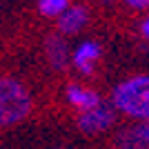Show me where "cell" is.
<instances>
[{"label":"cell","instance_id":"1","mask_svg":"<svg viewBox=\"0 0 149 149\" xmlns=\"http://www.w3.org/2000/svg\"><path fill=\"white\" fill-rule=\"evenodd\" d=\"M111 105L138 120H149V76H134L111 93Z\"/></svg>","mask_w":149,"mask_h":149},{"label":"cell","instance_id":"2","mask_svg":"<svg viewBox=\"0 0 149 149\" xmlns=\"http://www.w3.org/2000/svg\"><path fill=\"white\" fill-rule=\"evenodd\" d=\"M31 111V96L25 85L13 78H0V127H11Z\"/></svg>","mask_w":149,"mask_h":149},{"label":"cell","instance_id":"3","mask_svg":"<svg viewBox=\"0 0 149 149\" xmlns=\"http://www.w3.org/2000/svg\"><path fill=\"white\" fill-rule=\"evenodd\" d=\"M116 107L109 105H98L96 109H89V111H82L80 118H78V127H80L85 134H100V131H107L116 120Z\"/></svg>","mask_w":149,"mask_h":149},{"label":"cell","instance_id":"4","mask_svg":"<svg viewBox=\"0 0 149 149\" xmlns=\"http://www.w3.org/2000/svg\"><path fill=\"white\" fill-rule=\"evenodd\" d=\"M98 58H100V47H98V42H91V40L80 42L74 51V65L85 76H89L93 71V65H96Z\"/></svg>","mask_w":149,"mask_h":149},{"label":"cell","instance_id":"5","mask_svg":"<svg viewBox=\"0 0 149 149\" xmlns=\"http://www.w3.org/2000/svg\"><path fill=\"white\" fill-rule=\"evenodd\" d=\"M67 100L82 111H89V109H96L98 105H102L98 93L87 87H80V85H69L67 87Z\"/></svg>","mask_w":149,"mask_h":149},{"label":"cell","instance_id":"6","mask_svg":"<svg viewBox=\"0 0 149 149\" xmlns=\"http://www.w3.org/2000/svg\"><path fill=\"white\" fill-rule=\"evenodd\" d=\"M87 22V11L82 7H67V11L58 18V29L62 33H78Z\"/></svg>","mask_w":149,"mask_h":149},{"label":"cell","instance_id":"7","mask_svg":"<svg viewBox=\"0 0 149 149\" xmlns=\"http://www.w3.org/2000/svg\"><path fill=\"white\" fill-rule=\"evenodd\" d=\"M118 145H120V149H149V143L143 136L140 125L131 127V129H125L118 136Z\"/></svg>","mask_w":149,"mask_h":149},{"label":"cell","instance_id":"8","mask_svg":"<svg viewBox=\"0 0 149 149\" xmlns=\"http://www.w3.org/2000/svg\"><path fill=\"white\" fill-rule=\"evenodd\" d=\"M47 58H49V62L56 69L65 67V65H67V58H69L67 56V47H65V40L51 36L49 40H47Z\"/></svg>","mask_w":149,"mask_h":149},{"label":"cell","instance_id":"9","mask_svg":"<svg viewBox=\"0 0 149 149\" xmlns=\"http://www.w3.org/2000/svg\"><path fill=\"white\" fill-rule=\"evenodd\" d=\"M38 7H40L42 16H58L60 18L67 11V0H40Z\"/></svg>","mask_w":149,"mask_h":149},{"label":"cell","instance_id":"10","mask_svg":"<svg viewBox=\"0 0 149 149\" xmlns=\"http://www.w3.org/2000/svg\"><path fill=\"white\" fill-rule=\"evenodd\" d=\"M129 7H134V9H145V7H149V0H125Z\"/></svg>","mask_w":149,"mask_h":149},{"label":"cell","instance_id":"11","mask_svg":"<svg viewBox=\"0 0 149 149\" xmlns=\"http://www.w3.org/2000/svg\"><path fill=\"white\" fill-rule=\"evenodd\" d=\"M140 129H143V136L147 138V143H149V120H145V123L140 125Z\"/></svg>","mask_w":149,"mask_h":149},{"label":"cell","instance_id":"12","mask_svg":"<svg viewBox=\"0 0 149 149\" xmlns=\"http://www.w3.org/2000/svg\"><path fill=\"white\" fill-rule=\"evenodd\" d=\"M143 36H145V38L149 40V18H147V20L143 22Z\"/></svg>","mask_w":149,"mask_h":149}]
</instances>
